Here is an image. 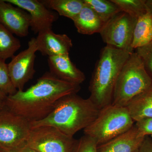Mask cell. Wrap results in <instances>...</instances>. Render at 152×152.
Wrapping results in <instances>:
<instances>
[{"instance_id": "3957f363", "label": "cell", "mask_w": 152, "mask_h": 152, "mask_svg": "<svg viewBox=\"0 0 152 152\" xmlns=\"http://www.w3.org/2000/svg\"><path fill=\"white\" fill-rule=\"evenodd\" d=\"M132 53L107 45L101 50L89 87V98L100 110L111 104L118 76Z\"/></svg>"}, {"instance_id": "f546056e", "label": "cell", "mask_w": 152, "mask_h": 152, "mask_svg": "<svg viewBox=\"0 0 152 152\" xmlns=\"http://www.w3.org/2000/svg\"><path fill=\"white\" fill-rule=\"evenodd\" d=\"M5 107V99L0 100V110L4 108Z\"/></svg>"}, {"instance_id": "e0dca14e", "label": "cell", "mask_w": 152, "mask_h": 152, "mask_svg": "<svg viewBox=\"0 0 152 152\" xmlns=\"http://www.w3.org/2000/svg\"><path fill=\"white\" fill-rule=\"evenodd\" d=\"M152 41V14L148 10L137 20L133 33L132 48L136 50L147 45Z\"/></svg>"}, {"instance_id": "7c38bea8", "label": "cell", "mask_w": 152, "mask_h": 152, "mask_svg": "<svg viewBox=\"0 0 152 152\" xmlns=\"http://www.w3.org/2000/svg\"><path fill=\"white\" fill-rule=\"evenodd\" d=\"M36 40L38 51L48 57L68 54L73 46L67 35L56 34L52 29L39 33Z\"/></svg>"}, {"instance_id": "4316f807", "label": "cell", "mask_w": 152, "mask_h": 152, "mask_svg": "<svg viewBox=\"0 0 152 152\" xmlns=\"http://www.w3.org/2000/svg\"><path fill=\"white\" fill-rule=\"evenodd\" d=\"M6 152H38L26 145V142Z\"/></svg>"}, {"instance_id": "f1b7e54d", "label": "cell", "mask_w": 152, "mask_h": 152, "mask_svg": "<svg viewBox=\"0 0 152 152\" xmlns=\"http://www.w3.org/2000/svg\"><path fill=\"white\" fill-rule=\"evenodd\" d=\"M7 96V95L0 90V100L6 99Z\"/></svg>"}, {"instance_id": "277c9868", "label": "cell", "mask_w": 152, "mask_h": 152, "mask_svg": "<svg viewBox=\"0 0 152 152\" xmlns=\"http://www.w3.org/2000/svg\"><path fill=\"white\" fill-rule=\"evenodd\" d=\"M152 84L141 59L135 52L130 56L117 79L112 104L126 107L135 97L143 92Z\"/></svg>"}, {"instance_id": "8992f818", "label": "cell", "mask_w": 152, "mask_h": 152, "mask_svg": "<svg viewBox=\"0 0 152 152\" xmlns=\"http://www.w3.org/2000/svg\"><path fill=\"white\" fill-rule=\"evenodd\" d=\"M77 140L54 127L42 126L31 129L26 143L38 152H73Z\"/></svg>"}, {"instance_id": "d4e9b609", "label": "cell", "mask_w": 152, "mask_h": 152, "mask_svg": "<svg viewBox=\"0 0 152 152\" xmlns=\"http://www.w3.org/2000/svg\"><path fill=\"white\" fill-rule=\"evenodd\" d=\"M138 131L144 137L152 134V118H145L136 122Z\"/></svg>"}, {"instance_id": "2e32d148", "label": "cell", "mask_w": 152, "mask_h": 152, "mask_svg": "<svg viewBox=\"0 0 152 152\" xmlns=\"http://www.w3.org/2000/svg\"><path fill=\"white\" fill-rule=\"evenodd\" d=\"M126 107L135 122L145 118H152V84L133 99Z\"/></svg>"}, {"instance_id": "ba28073f", "label": "cell", "mask_w": 152, "mask_h": 152, "mask_svg": "<svg viewBox=\"0 0 152 152\" xmlns=\"http://www.w3.org/2000/svg\"><path fill=\"white\" fill-rule=\"evenodd\" d=\"M31 128L30 123L7 107L0 110V148L7 152L25 143Z\"/></svg>"}, {"instance_id": "5b68a950", "label": "cell", "mask_w": 152, "mask_h": 152, "mask_svg": "<svg viewBox=\"0 0 152 152\" xmlns=\"http://www.w3.org/2000/svg\"><path fill=\"white\" fill-rule=\"evenodd\" d=\"M134 123L126 107L111 104L101 109L96 119L83 130L84 133L99 146L126 132Z\"/></svg>"}, {"instance_id": "44dd1931", "label": "cell", "mask_w": 152, "mask_h": 152, "mask_svg": "<svg viewBox=\"0 0 152 152\" xmlns=\"http://www.w3.org/2000/svg\"><path fill=\"white\" fill-rule=\"evenodd\" d=\"M121 12L138 19L147 12L146 0H112Z\"/></svg>"}, {"instance_id": "6da1fadb", "label": "cell", "mask_w": 152, "mask_h": 152, "mask_svg": "<svg viewBox=\"0 0 152 152\" xmlns=\"http://www.w3.org/2000/svg\"><path fill=\"white\" fill-rule=\"evenodd\" d=\"M80 89V85L64 81L47 72L26 91L7 96L6 107L30 123L38 121L51 113L60 99Z\"/></svg>"}, {"instance_id": "8fae6325", "label": "cell", "mask_w": 152, "mask_h": 152, "mask_svg": "<svg viewBox=\"0 0 152 152\" xmlns=\"http://www.w3.org/2000/svg\"><path fill=\"white\" fill-rule=\"evenodd\" d=\"M31 22V17L26 11L5 0H0V23L13 34L27 37Z\"/></svg>"}, {"instance_id": "7a4b0ae2", "label": "cell", "mask_w": 152, "mask_h": 152, "mask_svg": "<svg viewBox=\"0 0 152 152\" xmlns=\"http://www.w3.org/2000/svg\"><path fill=\"white\" fill-rule=\"evenodd\" d=\"M100 110L89 98L84 99L77 94L63 97L54 109L44 119L30 123L31 129L42 126L56 128L69 137L91 124L98 116Z\"/></svg>"}, {"instance_id": "83f0119b", "label": "cell", "mask_w": 152, "mask_h": 152, "mask_svg": "<svg viewBox=\"0 0 152 152\" xmlns=\"http://www.w3.org/2000/svg\"><path fill=\"white\" fill-rule=\"evenodd\" d=\"M147 10L152 14V0H146Z\"/></svg>"}, {"instance_id": "603a6c76", "label": "cell", "mask_w": 152, "mask_h": 152, "mask_svg": "<svg viewBox=\"0 0 152 152\" xmlns=\"http://www.w3.org/2000/svg\"><path fill=\"white\" fill-rule=\"evenodd\" d=\"M135 52L141 59L146 71L152 79V41L147 45L136 49Z\"/></svg>"}, {"instance_id": "4fadbf2b", "label": "cell", "mask_w": 152, "mask_h": 152, "mask_svg": "<svg viewBox=\"0 0 152 152\" xmlns=\"http://www.w3.org/2000/svg\"><path fill=\"white\" fill-rule=\"evenodd\" d=\"M50 72L64 81L80 85L86 80L85 74L71 61L68 54L48 57Z\"/></svg>"}, {"instance_id": "5bb4252c", "label": "cell", "mask_w": 152, "mask_h": 152, "mask_svg": "<svg viewBox=\"0 0 152 152\" xmlns=\"http://www.w3.org/2000/svg\"><path fill=\"white\" fill-rule=\"evenodd\" d=\"M145 137L134 124L126 132L98 146L97 152H138Z\"/></svg>"}, {"instance_id": "484cf974", "label": "cell", "mask_w": 152, "mask_h": 152, "mask_svg": "<svg viewBox=\"0 0 152 152\" xmlns=\"http://www.w3.org/2000/svg\"><path fill=\"white\" fill-rule=\"evenodd\" d=\"M138 152H152V140L148 136L144 139Z\"/></svg>"}, {"instance_id": "4dcf8cb0", "label": "cell", "mask_w": 152, "mask_h": 152, "mask_svg": "<svg viewBox=\"0 0 152 152\" xmlns=\"http://www.w3.org/2000/svg\"><path fill=\"white\" fill-rule=\"evenodd\" d=\"M0 152H6L4 151V150L1 149V148H0Z\"/></svg>"}, {"instance_id": "1f68e13d", "label": "cell", "mask_w": 152, "mask_h": 152, "mask_svg": "<svg viewBox=\"0 0 152 152\" xmlns=\"http://www.w3.org/2000/svg\"><path fill=\"white\" fill-rule=\"evenodd\" d=\"M151 137H152V134L151 135Z\"/></svg>"}, {"instance_id": "ac0fdd59", "label": "cell", "mask_w": 152, "mask_h": 152, "mask_svg": "<svg viewBox=\"0 0 152 152\" xmlns=\"http://www.w3.org/2000/svg\"><path fill=\"white\" fill-rule=\"evenodd\" d=\"M49 10H54L61 16L73 20L85 4L84 0H42Z\"/></svg>"}, {"instance_id": "30bf717a", "label": "cell", "mask_w": 152, "mask_h": 152, "mask_svg": "<svg viewBox=\"0 0 152 152\" xmlns=\"http://www.w3.org/2000/svg\"><path fill=\"white\" fill-rule=\"evenodd\" d=\"M7 2L20 8L29 14L31 29L35 34L52 29L58 20L56 13L49 10L41 1L38 0H5Z\"/></svg>"}, {"instance_id": "7402d4cb", "label": "cell", "mask_w": 152, "mask_h": 152, "mask_svg": "<svg viewBox=\"0 0 152 152\" xmlns=\"http://www.w3.org/2000/svg\"><path fill=\"white\" fill-rule=\"evenodd\" d=\"M6 61L0 59V90L7 96L13 95L18 90L13 84Z\"/></svg>"}, {"instance_id": "9a60e30c", "label": "cell", "mask_w": 152, "mask_h": 152, "mask_svg": "<svg viewBox=\"0 0 152 152\" xmlns=\"http://www.w3.org/2000/svg\"><path fill=\"white\" fill-rule=\"evenodd\" d=\"M73 21L78 32L88 35L100 33L105 25L94 10L86 3Z\"/></svg>"}, {"instance_id": "ffe728a7", "label": "cell", "mask_w": 152, "mask_h": 152, "mask_svg": "<svg viewBox=\"0 0 152 152\" xmlns=\"http://www.w3.org/2000/svg\"><path fill=\"white\" fill-rule=\"evenodd\" d=\"M84 1L105 24L115 15L121 12L112 0H84Z\"/></svg>"}, {"instance_id": "cb8c5ba5", "label": "cell", "mask_w": 152, "mask_h": 152, "mask_svg": "<svg viewBox=\"0 0 152 152\" xmlns=\"http://www.w3.org/2000/svg\"><path fill=\"white\" fill-rule=\"evenodd\" d=\"M97 146L94 140L85 135L77 140L73 152H97Z\"/></svg>"}, {"instance_id": "52a82bcc", "label": "cell", "mask_w": 152, "mask_h": 152, "mask_svg": "<svg viewBox=\"0 0 152 152\" xmlns=\"http://www.w3.org/2000/svg\"><path fill=\"white\" fill-rule=\"evenodd\" d=\"M137 20L124 12L115 15L105 24L100 33L106 45L133 53L132 45Z\"/></svg>"}, {"instance_id": "d6986e66", "label": "cell", "mask_w": 152, "mask_h": 152, "mask_svg": "<svg viewBox=\"0 0 152 152\" xmlns=\"http://www.w3.org/2000/svg\"><path fill=\"white\" fill-rule=\"evenodd\" d=\"M21 46L18 39L0 23V59L6 61L12 58Z\"/></svg>"}, {"instance_id": "9c48e42d", "label": "cell", "mask_w": 152, "mask_h": 152, "mask_svg": "<svg viewBox=\"0 0 152 152\" xmlns=\"http://www.w3.org/2000/svg\"><path fill=\"white\" fill-rule=\"evenodd\" d=\"M37 51L36 38H31L28 43L27 48L13 57L8 64L11 80L18 91H23L25 85L35 73L34 64Z\"/></svg>"}]
</instances>
